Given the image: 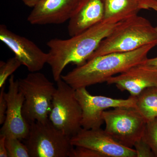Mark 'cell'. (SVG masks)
Here are the masks:
<instances>
[{
    "label": "cell",
    "instance_id": "52a82bcc",
    "mask_svg": "<svg viewBox=\"0 0 157 157\" xmlns=\"http://www.w3.org/2000/svg\"><path fill=\"white\" fill-rule=\"evenodd\" d=\"M105 131L118 143L133 148L143 137L146 121L134 107H116L103 113Z\"/></svg>",
    "mask_w": 157,
    "mask_h": 157
},
{
    "label": "cell",
    "instance_id": "7c38bea8",
    "mask_svg": "<svg viewBox=\"0 0 157 157\" xmlns=\"http://www.w3.org/2000/svg\"><path fill=\"white\" fill-rule=\"evenodd\" d=\"M107 82L115 85L121 91H127L131 96L136 97L147 88L157 87V68L144 62L113 76Z\"/></svg>",
    "mask_w": 157,
    "mask_h": 157
},
{
    "label": "cell",
    "instance_id": "603a6c76",
    "mask_svg": "<svg viewBox=\"0 0 157 157\" xmlns=\"http://www.w3.org/2000/svg\"><path fill=\"white\" fill-rule=\"evenodd\" d=\"M6 137L0 135V157H8L6 145Z\"/></svg>",
    "mask_w": 157,
    "mask_h": 157
},
{
    "label": "cell",
    "instance_id": "8992f818",
    "mask_svg": "<svg viewBox=\"0 0 157 157\" xmlns=\"http://www.w3.org/2000/svg\"><path fill=\"white\" fill-rule=\"evenodd\" d=\"M48 119L57 128L71 137L82 128V109L75 90L61 78L56 82Z\"/></svg>",
    "mask_w": 157,
    "mask_h": 157
},
{
    "label": "cell",
    "instance_id": "cb8c5ba5",
    "mask_svg": "<svg viewBox=\"0 0 157 157\" xmlns=\"http://www.w3.org/2000/svg\"><path fill=\"white\" fill-rule=\"evenodd\" d=\"M147 9H152L157 12V1L156 0H142ZM157 31V27L156 28Z\"/></svg>",
    "mask_w": 157,
    "mask_h": 157
},
{
    "label": "cell",
    "instance_id": "4fadbf2b",
    "mask_svg": "<svg viewBox=\"0 0 157 157\" xmlns=\"http://www.w3.org/2000/svg\"><path fill=\"white\" fill-rule=\"evenodd\" d=\"M78 0H41L27 18L33 25L61 24L69 21Z\"/></svg>",
    "mask_w": 157,
    "mask_h": 157
},
{
    "label": "cell",
    "instance_id": "ba28073f",
    "mask_svg": "<svg viewBox=\"0 0 157 157\" xmlns=\"http://www.w3.org/2000/svg\"><path fill=\"white\" fill-rule=\"evenodd\" d=\"M75 96L82 109V128L86 129L101 128L104 123L103 113L107 109L118 107L135 108L136 104V97L130 96L128 99H121L93 95L86 87L75 90Z\"/></svg>",
    "mask_w": 157,
    "mask_h": 157
},
{
    "label": "cell",
    "instance_id": "5bb4252c",
    "mask_svg": "<svg viewBox=\"0 0 157 157\" xmlns=\"http://www.w3.org/2000/svg\"><path fill=\"white\" fill-rule=\"evenodd\" d=\"M104 15L103 0H78L69 20V36H76L102 22Z\"/></svg>",
    "mask_w": 157,
    "mask_h": 157
},
{
    "label": "cell",
    "instance_id": "2e32d148",
    "mask_svg": "<svg viewBox=\"0 0 157 157\" xmlns=\"http://www.w3.org/2000/svg\"><path fill=\"white\" fill-rule=\"evenodd\" d=\"M135 108L146 122L157 117V87L147 88L136 97Z\"/></svg>",
    "mask_w": 157,
    "mask_h": 157
},
{
    "label": "cell",
    "instance_id": "4316f807",
    "mask_svg": "<svg viewBox=\"0 0 157 157\" xmlns=\"http://www.w3.org/2000/svg\"><path fill=\"white\" fill-rule=\"evenodd\" d=\"M156 1H157V0H156Z\"/></svg>",
    "mask_w": 157,
    "mask_h": 157
},
{
    "label": "cell",
    "instance_id": "484cf974",
    "mask_svg": "<svg viewBox=\"0 0 157 157\" xmlns=\"http://www.w3.org/2000/svg\"><path fill=\"white\" fill-rule=\"evenodd\" d=\"M145 63L147 64L157 68V57L154 58H147Z\"/></svg>",
    "mask_w": 157,
    "mask_h": 157
},
{
    "label": "cell",
    "instance_id": "9c48e42d",
    "mask_svg": "<svg viewBox=\"0 0 157 157\" xmlns=\"http://www.w3.org/2000/svg\"><path fill=\"white\" fill-rule=\"evenodd\" d=\"M7 103L6 118L1 129L0 135L24 140L28 136L30 125L23 115L25 98L19 90L18 79L13 75L9 79L8 91L5 93Z\"/></svg>",
    "mask_w": 157,
    "mask_h": 157
},
{
    "label": "cell",
    "instance_id": "d6986e66",
    "mask_svg": "<svg viewBox=\"0 0 157 157\" xmlns=\"http://www.w3.org/2000/svg\"><path fill=\"white\" fill-rule=\"evenodd\" d=\"M143 137L157 157V117L147 122Z\"/></svg>",
    "mask_w": 157,
    "mask_h": 157
},
{
    "label": "cell",
    "instance_id": "ffe728a7",
    "mask_svg": "<svg viewBox=\"0 0 157 157\" xmlns=\"http://www.w3.org/2000/svg\"><path fill=\"white\" fill-rule=\"evenodd\" d=\"M134 147L136 151V157H154L150 146L143 137L135 143Z\"/></svg>",
    "mask_w": 157,
    "mask_h": 157
},
{
    "label": "cell",
    "instance_id": "7402d4cb",
    "mask_svg": "<svg viewBox=\"0 0 157 157\" xmlns=\"http://www.w3.org/2000/svg\"><path fill=\"white\" fill-rule=\"evenodd\" d=\"M5 86L0 88V124H3L5 122L7 109V101L5 97Z\"/></svg>",
    "mask_w": 157,
    "mask_h": 157
},
{
    "label": "cell",
    "instance_id": "3957f363",
    "mask_svg": "<svg viewBox=\"0 0 157 157\" xmlns=\"http://www.w3.org/2000/svg\"><path fill=\"white\" fill-rule=\"evenodd\" d=\"M157 42L156 28L138 15L118 23L88 60L113 52H126Z\"/></svg>",
    "mask_w": 157,
    "mask_h": 157
},
{
    "label": "cell",
    "instance_id": "d4e9b609",
    "mask_svg": "<svg viewBox=\"0 0 157 157\" xmlns=\"http://www.w3.org/2000/svg\"><path fill=\"white\" fill-rule=\"evenodd\" d=\"M41 0H21L26 6L30 8H33L34 6Z\"/></svg>",
    "mask_w": 157,
    "mask_h": 157
},
{
    "label": "cell",
    "instance_id": "30bf717a",
    "mask_svg": "<svg viewBox=\"0 0 157 157\" xmlns=\"http://www.w3.org/2000/svg\"><path fill=\"white\" fill-rule=\"evenodd\" d=\"M73 146H83L101 153L104 157H136L135 149L118 143L105 130L82 128L71 137Z\"/></svg>",
    "mask_w": 157,
    "mask_h": 157
},
{
    "label": "cell",
    "instance_id": "8fae6325",
    "mask_svg": "<svg viewBox=\"0 0 157 157\" xmlns=\"http://www.w3.org/2000/svg\"><path fill=\"white\" fill-rule=\"evenodd\" d=\"M0 40L10 48L22 65L30 72H39L47 63L48 54L42 51L33 42L0 25Z\"/></svg>",
    "mask_w": 157,
    "mask_h": 157
},
{
    "label": "cell",
    "instance_id": "7a4b0ae2",
    "mask_svg": "<svg viewBox=\"0 0 157 157\" xmlns=\"http://www.w3.org/2000/svg\"><path fill=\"white\" fill-rule=\"evenodd\" d=\"M117 23L102 21L70 39H53L47 42V63L54 80L56 82L61 78L63 70L68 65L73 63L78 67L85 63Z\"/></svg>",
    "mask_w": 157,
    "mask_h": 157
},
{
    "label": "cell",
    "instance_id": "5b68a950",
    "mask_svg": "<svg viewBox=\"0 0 157 157\" xmlns=\"http://www.w3.org/2000/svg\"><path fill=\"white\" fill-rule=\"evenodd\" d=\"M24 141L30 157H69L74 147L71 137L57 128L49 119L31 124Z\"/></svg>",
    "mask_w": 157,
    "mask_h": 157
},
{
    "label": "cell",
    "instance_id": "44dd1931",
    "mask_svg": "<svg viewBox=\"0 0 157 157\" xmlns=\"http://www.w3.org/2000/svg\"><path fill=\"white\" fill-rule=\"evenodd\" d=\"M69 157H104L102 154L92 149L83 146H75Z\"/></svg>",
    "mask_w": 157,
    "mask_h": 157
},
{
    "label": "cell",
    "instance_id": "9a60e30c",
    "mask_svg": "<svg viewBox=\"0 0 157 157\" xmlns=\"http://www.w3.org/2000/svg\"><path fill=\"white\" fill-rule=\"evenodd\" d=\"M103 22L116 24L134 17L142 9H147L142 0H103Z\"/></svg>",
    "mask_w": 157,
    "mask_h": 157
},
{
    "label": "cell",
    "instance_id": "277c9868",
    "mask_svg": "<svg viewBox=\"0 0 157 157\" xmlns=\"http://www.w3.org/2000/svg\"><path fill=\"white\" fill-rule=\"evenodd\" d=\"M19 90L25 98L23 115L29 124L48 119L56 87L43 73H29L18 79Z\"/></svg>",
    "mask_w": 157,
    "mask_h": 157
},
{
    "label": "cell",
    "instance_id": "ac0fdd59",
    "mask_svg": "<svg viewBox=\"0 0 157 157\" xmlns=\"http://www.w3.org/2000/svg\"><path fill=\"white\" fill-rule=\"evenodd\" d=\"M21 65V62L15 56L6 62L0 61V88L6 85L7 79Z\"/></svg>",
    "mask_w": 157,
    "mask_h": 157
},
{
    "label": "cell",
    "instance_id": "6da1fadb",
    "mask_svg": "<svg viewBox=\"0 0 157 157\" xmlns=\"http://www.w3.org/2000/svg\"><path fill=\"white\" fill-rule=\"evenodd\" d=\"M157 42L126 52H113L88 60L71 70L61 78L74 89L107 82L109 78L144 63L149 52Z\"/></svg>",
    "mask_w": 157,
    "mask_h": 157
},
{
    "label": "cell",
    "instance_id": "e0dca14e",
    "mask_svg": "<svg viewBox=\"0 0 157 157\" xmlns=\"http://www.w3.org/2000/svg\"><path fill=\"white\" fill-rule=\"evenodd\" d=\"M21 140L14 137H6L8 157H30L27 147Z\"/></svg>",
    "mask_w": 157,
    "mask_h": 157
}]
</instances>
